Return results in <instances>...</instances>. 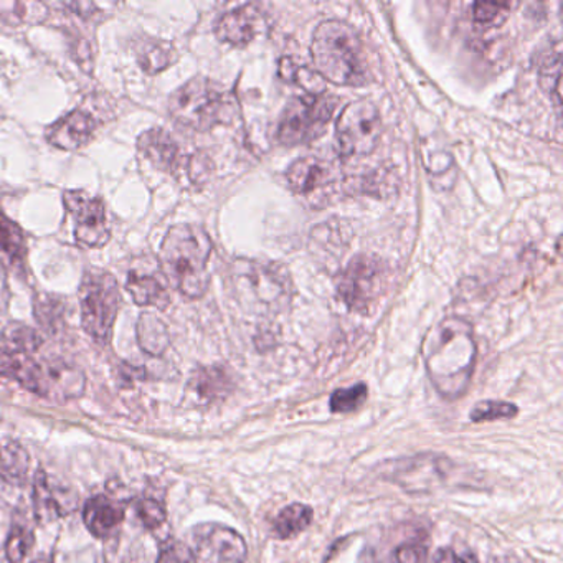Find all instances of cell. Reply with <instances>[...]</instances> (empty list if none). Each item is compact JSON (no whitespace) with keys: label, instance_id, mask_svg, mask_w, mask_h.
Here are the masks:
<instances>
[{"label":"cell","instance_id":"cell-39","mask_svg":"<svg viewBox=\"0 0 563 563\" xmlns=\"http://www.w3.org/2000/svg\"><path fill=\"white\" fill-rule=\"evenodd\" d=\"M11 302V288H9L8 273L4 266L0 265V311H5Z\"/></svg>","mask_w":563,"mask_h":563},{"label":"cell","instance_id":"cell-18","mask_svg":"<svg viewBox=\"0 0 563 563\" xmlns=\"http://www.w3.org/2000/svg\"><path fill=\"white\" fill-rule=\"evenodd\" d=\"M126 289L133 301L141 308H146V306H154L157 309L169 308V289L156 273L131 269L128 275Z\"/></svg>","mask_w":563,"mask_h":563},{"label":"cell","instance_id":"cell-12","mask_svg":"<svg viewBox=\"0 0 563 563\" xmlns=\"http://www.w3.org/2000/svg\"><path fill=\"white\" fill-rule=\"evenodd\" d=\"M34 506L41 522L68 516L78 507V496L70 486L38 470L34 479Z\"/></svg>","mask_w":563,"mask_h":563},{"label":"cell","instance_id":"cell-9","mask_svg":"<svg viewBox=\"0 0 563 563\" xmlns=\"http://www.w3.org/2000/svg\"><path fill=\"white\" fill-rule=\"evenodd\" d=\"M380 134V113L371 101L361 100L349 104L335 124L339 153L352 159L374 153Z\"/></svg>","mask_w":563,"mask_h":563},{"label":"cell","instance_id":"cell-21","mask_svg":"<svg viewBox=\"0 0 563 563\" xmlns=\"http://www.w3.org/2000/svg\"><path fill=\"white\" fill-rule=\"evenodd\" d=\"M136 62L144 74L157 75L176 64L177 52L163 38L144 37L136 44Z\"/></svg>","mask_w":563,"mask_h":563},{"label":"cell","instance_id":"cell-23","mask_svg":"<svg viewBox=\"0 0 563 563\" xmlns=\"http://www.w3.org/2000/svg\"><path fill=\"white\" fill-rule=\"evenodd\" d=\"M51 11L44 2L0 0V21L11 27H31L47 21Z\"/></svg>","mask_w":563,"mask_h":563},{"label":"cell","instance_id":"cell-40","mask_svg":"<svg viewBox=\"0 0 563 563\" xmlns=\"http://www.w3.org/2000/svg\"><path fill=\"white\" fill-rule=\"evenodd\" d=\"M32 563H54V562H51V560H48V559H38V560H35V562H32Z\"/></svg>","mask_w":563,"mask_h":563},{"label":"cell","instance_id":"cell-25","mask_svg":"<svg viewBox=\"0 0 563 563\" xmlns=\"http://www.w3.org/2000/svg\"><path fill=\"white\" fill-rule=\"evenodd\" d=\"M136 334L140 347L153 357H159L169 347L170 339L166 324L153 312L141 314Z\"/></svg>","mask_w":563,"mask_h":563},{"label":"cell","instance_id":"cell-19","mask_svg":"<svg viewBox=\"0 0 563 563\" xmlns=\"http://www.w3.org/2000/svg\"><path fill=\"white\" fill-rule=\"evenodd\" d=\"M85 526L93 536L108 537L124 520V509L108 496H95L84 507Z\"/></svg>","mask_w":563,"mask_h":563},{"label":"cell","instance_id":"cell-16","mask_svg":"<svg viewBox=\"0 0 563 563\" xmlns=\"http://www.w3.org/2000/svg\"><path fill=\"white\" fill-rule=\"evenodd\" d=\"M137 150L156 169L163 170V173L176 176L180 170H187L189 167L190 157H184L179 144L166 130H161V128H153V130L141 134L137 140Z\"/></svg>","mask_w":563,"mask_h":563},{"label":"cell","instance_id":"cell-8","mask_svg":"<svg viewBox=\"0 0 563 563\" xmlns=\"http://www.w3.org/2000/svg\"><path fill=\"white\" fill-rule=\"evenodd\" d=\"M387 283L384 263L371 255H358L339 273L335 288L341 301L351 311H371Z\"/></svg>","mask_w":563,"mask_h":563},{"label":"cell","instance_id":"cell-6","mask_svg":"<svg viewBox=\"0 0 563 563\" xmlns=\"http://www.w3.org/2000/svg\"><path fill=\"white\" fill-rule=\"evenodd\" d=\"M235 278L243 302L253 311H285L291 301V276L279 263L243 260L236 263Z\"/></svg>","mask_w":563,"mask_h":563},{"label":"cell","instance_id":"cell-41","mask_svg":"<svg viewBox=\"0 0 563 563\" xmlns=\"http://www.w3.org/2000/svg\"><path fill=\"white\" fill-rule=\"evenodd\" d=\"M0 120H2V113H0Z\"/></svg>","mask_w":563,"mask_h":563},{"label":"cell","instance_id":"cell-38","mask_svg":"<svg viewBox=\"0 0 563 563\" xmlns=\"http://www.w3.org/2000/svg\"><path fill=\"white\" fill-rule=\"evenodd\" d=\"M434 563H477L476 555L471 552H457L454 549L438 550Z\"/></svg>","mask_w":563,"mask_h":563},{"label":"cell","instance_id":"cell-35","mask_svg":"<svg viewBox=\"0 0 563 563\" xmlns=\"http://www.w3.org/2000/svg\"><path fill=\"white\" fill-rule=\"evenodd\" d=\"M137 517H140L141 522L147 527V529H157V527L163 526L166 522V509H164L163 504L156 499H141L136 506Z\"/></svg>","mask_w":563,"mask_h":563},{"label":"cell","instance_id":"cell-24","mask_svg":"<svg viewBox=\"0 0 563 563\" xmlns=\"http://www.w3.org/2000/svg\"><path fill=\"white\" fill-rule=\"evenodd\" d=\"M190 390L206 401L225 397L232 388V378L222 367H202L190 378Z\"/></svg>","mask_w":563,"mask_h":563},{"label":"cell","instance_id":"cell-20","mask_svg":"<svg viewBox=\"0 0 563 563\" xmlns=\"http://www.w3.org/2000/svg\"><path fill=\"white\" fill-rule=\"evenodd\" d=\"M0 375L19 382L29 391L41 395L42 364L21 352H0Z\"/></svg>","mask_w":563,"mask_h":563},{"label":"cell","instance_id":"cell-37","mask_svg":"<svg viewBox=\"0 0 563 563\" xmlns=\"http://www.w3.org/2000/svg\"><path fill=\"white\" fill-rule=\"evenodd\" d=\"M157 563H196L192 550L184 543L174 542L164 547Z\"/></svg>","mask_w":563,"mask_h":563},{"label":"cell","instance_id":"cell-34","mask_svg":"<svg viewBox=\"0 0 563 563\" xmlns=\"http://www.w3.org/2000/svg\"><path fill=\"white\" fill-rule=\"evenodd\" d=\"M540 81H542L543 90L553 98L555 108H560V54L559 52H550L545 62L540 67Z\"/></svg>","mask_w":563,"mask_h":563},{"label":"cell","instance_id":"cell-5","mask_svg":"<svg viewBox=\"0 0 563 563\" xmlns=\"http://www.w3.org/2000/svg\"><path fill=\"white\" fill-rule=\"evenodd\" d=\"M121 302L120 285L111 273L95 268L84 276L80 285L81 325L98 344H110Z\"/></svg>","mask_w":563,"mask_h":563},{"label":"cell","instance_id":"cell-33","mask_svg":"<svg viewBox=\"0 0 563 563\" xmlns=\"http://www.w3.org/2000/svg\"><path fill=\"white\" fill-rule=\"evenodd\" d=\"M517 415V407L507 401H479L473 411L470 413V418L476 423L481 421H494V420H507V418H514Z\"/></svg>","mask_w":563,"mask_h":563},{"label":"cell","instance_id":"cell-26","mask_svg":"<svg viewBox=\"0 0 563 563\" xmlns=\"http://www.w3.org/2000/svg\"><path fill=\"white\" fill-rule=\"evenodd\" d=\"M31 456L19 443L0 448V477L12 486H24L29 479Z\"/></svg>","mask_w":563,"mask_h":563},{"label":"cell","instance_id":"cell-14","mask_svg":"<svg viewBox=\"0 0 563 563\" xmlns=\"http://www.w3.org/2000/svg\"><path fill=\"white\" fill-rule=\"evenodd\" d=\"M87 387V377L80 368L65 361H48L42 364V397L68 401L80 398Z\"/></svg>","mask_w":563,"mask_h":563},{"label":"cell","instance_id":"cell-11","mask_svg":"<svg viewBox=\"0 0 563 563\" xmlns=\"http://www.w3.org/2000/svg\"><path fill=\"white\" fill-rule=\"evenodd\" d=\"M196 563H245L246 543L236 530L202 523L192 532Z\"/></svg>","mask_w":563,"mask_h":563},{"label":"cell","instance_id":"cell-30","mask_svg":"<svg viewBox=\"0 0 563 563\" xmlns=\"http://www.w3.org/2000/svg\"><path fill=\"white\" fill-rule=\"evenodd\" d=\"M367 385L357 384L354 387L338 388L331 395V410L334 413H351L358 410L367 400Z\"/></svg>","mask_w":563,"mask_h":563},{"label":"cell","instance_id":"cell-2","mask_svg":"<svg viewBox=\"0 0 563 563\" xmlns=\"http://www.w3.org/2000/svg\"><path fill=\"white\" fill-rule=\"evenodd\" d=\"M311 57L316 74L339 87H364L372 81L361 35L347 22L319 24L312 35Z\"/></svg>","mask_w":563,"mask_h":563},{"label":"cell","instance_id":"cell-36","mask_svg":"<svg viewBox=\"0 0 563 563\" xmlns=\"http://www.w3.org/2000/svg\"><path fill=\"white\" fill-rule=\"evenodd\" d=\"M428 545L420 540L401 543L391 553V563H427Z\"/></svg>","mask_w":563,"mask_h":563},{"label":"cell","instance_id":"cell-17","mask_svg":"<svg viewBox=\"0 0 563 563\" xmlns=\"http://www.w3.org/2000/svg\"><path fill=\"white\" fill-rule=\"evenodd\" d=\"M262 12L256 5L246 4L233 9L217 22L216 35L223 44L245 47L258 35Z\"/></svg>","mask_w":563,"mask_h":563},{"label":"cell","instance_id":"cell-27","mask_svg":"<svg viewBox=\"0 0 563 563\" xmlns=\"http://www.w3.org/2000/svg\"><path fill=\"white\" fill-rule=\"evenodd\" d=\"M312 522V509L305 504H291L273 519L272 532L278 539H291L305 532Z\"/></svg>","mask_w":563,"mask_h":563},{"label":"cell","instance_id":"cell-1","mask_svg":"<svg viewBox=\"0 0 563 563\" xmlns=\"http://www.w3.org/2000/svg\"><path fill=\"white\" fill-rule=\"evenodd\" d=\"M477 347L473 328L460 318L438 322L423 344L424 365L431 384L444 398H457L470 387Z\"/></svg>","mask_w":563,"mask_h":563},{"label":"cell","instance_id":"cell-4","mask_svg":"<svg viewBox=\"0 0 563 563\" xmlns=\"http://www.w3.org/2000/svg\"><path fill=\"white\" fill-rule=\"evenodd\" d=\"M169 113L184 130L207 133L233 117V98L219 84L196 77L169 98Z\"/></svg>","mask_w":563,"mask_h":563},{"label":"cell","instance_id":"cell-28","mask_svg":"<svg viewBox=\"0 0 563 563\" xmlns=\"http://www.w3.org/2000/svg\"><path fill=\"white\" fill-rule=\"evenodd\" d=\"M65 311H67V305L60 296L41 292L34 298L35 319L51 334L58 332L64 324Z\"/></svg>","mask_w":563,"mask_h":563},{"label":"cell","instance_id":"cell-31","mask_svg":"<svg viewBox=\"0 0 563 563\" xmlns=\"http://www.w3.org/2000/svg\"><path fill=\"white\" fill-rule=\"evenodd\" d=\"M34 545V532L22 523H14L5 542V555L12 563L22 562Z\"/></svg>","mask_w":563,"mask_h":563},{"label":"cell","instance_id":"cell-15","mask_svg":"<svg viewBox=\"0 0 563 563\" xmlns=\"http://www.w3.org/2000/svg\"><path fill=\"white\" fill-rule=\"evenodd\" d=\"M98 121L90 111L84 108L70 111L47 130V141L52 146L64 151H77L87 146L95 137Z\"/></svg>","mask_w":563,"mask_h":563},{"label":"cell","instance_id":"cell-10","mask_svg":"<svg viewBox=\"0 0 563 563\" xmlns=\"http://www.w3.org/2000/svg\"><path fill=\"white\" fill-rule=\"evenodd\" d=\"M64 203L75 222V239L87 249H101L111 239L107 207L100 197L88 196L84 190H67Z\"/></svg>","mask_w":563,"mask_h":563},{"label":"cell","instance_id":"cell-13","mask_svg":"<svg viewBox=\"0 0 563 563\" xmlns=\"http://www.w3.org/2000/svg\"><path fill=\"white\" fill-rule=\"evenodd\" d=\"M286 179L298 196L311 200L324 199L335 184L334 169L318 157L295 161L286 173Z\"/></svg>","mask_w":563,"mask_h":563},{"label":"cell","instance_id":"cell-29","mask_svg":"<svg viewBox=\"0 0 563 563\" xmlns=\"http://www.w3.org/2000/svg\"><path fill=\"white\" fill-rule=\"evenodd\" d=\"M4 341L8 344V351L21 352V354H34L42 347L44 341L42 335L29 325L22 322H11L4 329Z\"/></svg>","mask_w":563,"mask_h":563},{"label":"cell","instance_id":"cell-3","mask_svg":"<svg viewBox=\"0 0 563 563\" xmlns=\"http://www.w3.org/2000/svg\"><path fill=\"white\" fill-rule=\"evenodd\" d=\"M212 240L199 225L169 229L161 245V265L170 285L190 299L206 295L210 285Z\"/></svg>","mask_w":563,"mask_h":563},{"label":"cell","instance_id":"cell-7","mask_svg":"<svg viewBox=\"0 0 563 563\" xmlns=\"http://www.w3.org/2000/svg\"><path fill=\"white\" fill-rule=\"evenodd\" d=\"M338 103V98L328 93H306L302 97L292 98L279 118V143L283 146L295 147L321 137Z\"/></svg>","mask_w":563,"mask_h":563},{"label":"cell","instance_id":"cell-22","mask_svg":"<svg viewBox=\"0 0 563 563\" xmlns=\"http://www.w3.org/2000/svg\"><path fill=\"white\" fill-rule=\"evenodd\" d=\"M27 253V240L21 227L0 210V258L12 268H25Z\"/></svg>","mask_w":563,"mask_h":563},{"label":"cell","instance_id":"cell-32","mask_svg":"<svg viewBox=\"0 0 563 563\" xmlns=\"http://www.w3.org/2000/svg\"><path fill=\"white\" fill-rule=\"evenodd\" d=\"M474 22L483 27H496L503 24L510 14V4L507 2H476L471 9Z\"/></svg>","mask_w":563,"mask_h":563}]
</instances>
